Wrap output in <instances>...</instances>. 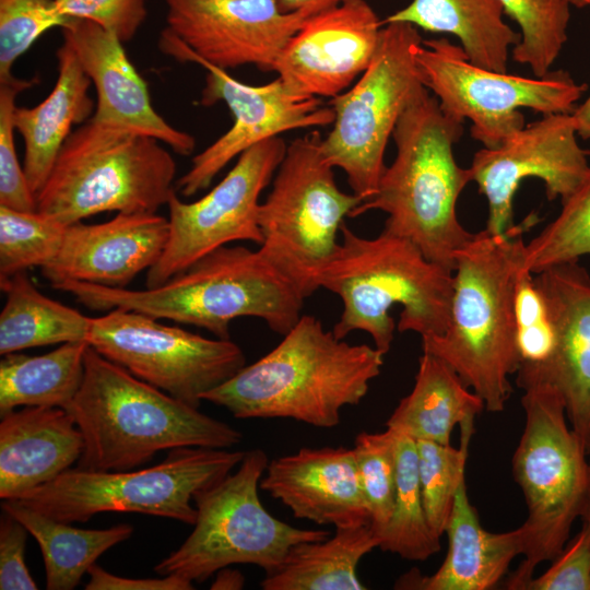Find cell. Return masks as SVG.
I'll return each mask as SVG.
<instances>
[{"instance_id":"cell-1","label":"cell","mask_w":590,"mask_h":590,"mask_svg":"<svg viewBox=\"0 0 590 590\" xmlns=\"http://www.w3.org/2000/svg\"><path fill=\"white\" fill-rule=\"evenodd\" d=\"M538 222L531 213L504 233H475L456 253L445 332L421 338L423 352L446 363L493 413L505 410L512 393L509 378L520 365L516 283L523 266V233Z\"/></svg>"},{"instance_id":"cell-2","label":"cell","mask_w":590,"mask_h":590,"mask_svg":"<svg viewBox=\"0 0 590 590\" xmlns=\"http://www.w3.org/2000/svg\"><path fill=\"white\" fill-rule=\"evenodd\" d=\"M384 356L375 346L338 339L319 319L302 315L274 349L202 400L237 418H291L332 428L344 406L367 394Z\"/></svg>"},{"instance_id":"cell-3","label":"cell","mask_w":590,"mask_h":590,"mask_svg":"<svg viewBox=\"0 0 590 590\" xmlns=\"http://www.w3.org/2000/svg\"><path fill=\"white\" fill-rule=\"evenodd\" d=\"M79 303L108 311L123 308L208 330L229 339L240 317L263 320L284 335L302 317L305 297L260 249L223 246L155 287L130 290L64 280L51 284Z\"/></svg>"},{"instance_id":"cell-4","label":"cell","mask_w":590,"mask_h":590,"mask_svg":"<svg viewBox=\"0 0 590 590\" xmlns=\"http://www.w3.org/2000/svg\"><path fill=\"white\" fill-rule=\"evenodd\" d=\"M66 409L82 433L78 469L128 471L157 452L182 447L227 449L243 434L86 350L81 387Z\"/></svg>"},{"instance_id":"cell-5","label":"cell","mask_w":590,"mask_h":590,"mask_svg":"<svg viewBox=\"0 0 590 590\" xmlns=\"http://www.w3.org/2000/svg\"><path fill=\"white\" fill-rule=\"evenodd\" d=\"M463 123L450 118L424 87L405 108L393 130L396 157L376 193L351 214H387L384 231L413 243L432 262L455 271L456 253L474 236L458 220L457 202L472 181L453 145Z\"/></svg>"},{"instance_id":"cell-6","label":"cell","mask_w":590,"mask_h":590,"mask_svg":"<svg viewBox=\"0 0 590 590\" xmlns=\"http://www.w3.org/2000/svg\"><path fill=\"white\" fill-rule=\"evenodd\" d=\"M337 252L319 276V288L338 295L342 314L332 331L338 339L351 332L370 335L374 346L387 354L394 338L390 316L402 310L397 328L424 337L442 334L447 328L453 272L428 260L410 240L382 232L362 237L341 226Z\"/></svg>"},{"instance_id":"cell-7","label":"cell","mask_w":590,"mask_h":590,"mask_svg":"<svg viewBox=\"0 0 590 590\" xmlns=\"http://www.w3.org/2000/svg\"><path fill=\"white\" fill-rule=\"evenodd\" d=\"M161 143L90 119L63 143L36 211L66 226L103 212L156 213L176 192V163Z\"/></svg>"},{"instance_id":"cell-8","label":"cell","mask_w":590,"mask_h":590,"mask_svg":"<svg viewBox=\"0 0 590 590\" xmlns=\"http://www.w3.org/2000/svg\"><path fill=\"white\" fill-rule=\"evenodd\" d=\"M523 390L526 421L511 464L528 517L520 526L524 559L508 577L509 590H523L538 565L562 552L589 484L588 452L567 421L560 396L547 385Z\"/></svg>"},{"instance_id":"cell-9","label":"cell","mask_w":590,"mask_h":590,"mask_svg":"<svg viewBox=\"0 0 590 590\" xmlns=\"http://www.w3.org/2000/svg\"><path fill=\"white\" fill-rule=\"evenodd\" d=\"M268 463L263 450L246 451L234 473L198 491L193 530L154 570L191 582L233 564H252L269 574L294 545L329 538L327 530L295 528L264 508L258 491Z\"/></svg>"},{"instance_id":"cell-10","label":"cell","mask_w":590,"mask_h":590,"mask_svg":"<svg viewBox=\"0 0 590 590\" xmlns=\"http://www.w3.org/2000/svg\"><path fill=\"white\" fill-rule=\"evenodd\" d=\"M314 130L287 145L272 188L259 206L263 241L259 249L305 298L319 288V276L338 250V233L363 202L342 191Z\"/></svg>"},{"instance_id":"cell-11","label":"cell","mask_w":590,"mask_h":590,"mask_svg":"<svg viewBox=\"0 0 590 590\" xmlns=\"http://www.w3.org/2000/svg\"><path fill=\"white\" fill-rule=\"evenodd\" d=\"M246 451L172 449L158 464L137 471L68 469L14 499L62 522H86L107 511L139 512L194 524V494L222 480Z\"/></svg>"},{"instance_id":"cell-12","label":"cell","mask_w":590,"mask_h":590,"mask_svg":"<svg viewBox=\"0 0 590 590\" xmlns=\"http://www.w3.org/2000/svg\"><path fill=\"white\" fill-rule=\"evenodd\" d=\"M422 40L412 24L386 23L368 68L331 101L334 121L322 138V154L344 172L352 192L363 201L377 191L386 169V146L399 118L425 87L415 59Z\"/></svg>"},{"instance_id":"cell-13","label":"cell","mask_w":590,"mask_h":590,"mask_svg":"<svg viewBox=\"0 0 590 590\" xmlns=\"http://www.w3.org/2000/svg\"><path fill=\"white\" fill-rule=\"evenodd\" d=\"M415 59L423 85L444 114L461 122L470 120L472 138L488 149L526 125L520 109L571 113L588 88L564 70L528 78L477 67L447 38L422 40Z\"/></svg>"},{"instance_id":"cell-14","label":"cell","mask_w":590,"mask_h":590,"mask_svg":"<svg viewBox=\"0 0 590 590\" xmlns=\"http://www.w3.org/2000/svg\"><path fill=\"white\" fill-rule=\"evenodd\" d=\"M149 315L114 308L92 318L88 344L139 379L193 406L245 365L231 339H208Z\"/></svg>"},{"instance_id":"cell-15","label":"cell","mask_w":590,"mask_h":590,"mask_svg":"<svg viewBox=\"0 0 590 590\" xmlns=\"http://www.w3.org/2000/svg\"><path fill=\"white\" fill-rule=\"evenodd\" d=\"M286 149L281 137L267 139L243 152L226 176L202 198L185 202L175 192L167 203L168 239L157 262L148 270L145 287L162 285L231 243L261 245L259 199Z\"/></svg>"},{"instance_id":"cell-16","label":"cell","mask_w":590,"mask_h":590,"mask_svg":"<svg viewBox=\"0 0 590 590\" xmlns=\"http://www.w3.org/2000/svg\"><path fill=\"white\" fill-rule=\"evenodd\" d=\"M158 47L182 62L226 70L246 64L273 71L283 48L309 17L280 0H165Z\"/></svg>"},{"instance_id":"cell-17","label":"cell","mask_w":590,"mask_h":590,"mask_svg":"<svg viewBox=\"0 0 590 590\" xmlns=\"http://www.w3.org/2000/svg\"><path fill=\"white\" fill-rule=\"evenodd\" d=\"M577 135L571 113L543 115L497 148L474 154L469 168L487 201L486 232L500 234L514 225V199L527 178L542 180L551 201L565 200L578 187L590 169V152Z\"/></svg>"},{"instance_id":"cell-18","label":"cell","mask_w":590,"mask_h":590,"mask_svg":"<svg viewBox=\"0 0 590 590\" xmlns=\"http://www.w3.org/2000/svg\"><path fill=\"white\" fill-rule=\"evenodd\" d=\"M206 70L200 103L224 102L233 116L232 127L203 151L194 155L191 167L175 182L182 197H192L209 188L215 176L235 157L252 145L281 133L334 121L332 107L318 97L293 93L278 78L263 85H248L212 64Z\"/></svg>"},{"instance_id":"cell-19","label":"cell","mask_w":590,"mask_h":590,"mask_svg":"<svg viewBox=\"0 0 590 590\" xmlns=\"http://www.w3.org/2000/svg\"><path fill=\"white\" fill-rule=\"evenodd\" d=\"M555 332L546 361L520 365L517 386L547 385L562 398L567 421L590 452V273L570 261L534 274Z\"/></svg>"},{"instance_id":"cell-20","label":"cell","mask_w":590,"mask_h":590,"mask_svg":"<svg viewBox=\"0 0 590 590\" xmlns=\"http://www.w3.org/2000/svg\"><path fill=\"white\" fill-rule=\"evenodd\" d=\"M381 28L367 1L343 0L306 20L273 71L297 95L333 98L368 68Z\"/></svg>"},{"instance_id":"cell-21","label":"cell","mask_w":590,"mask_h":590,"mask_svg":"<svg viewBox=\"0 0 590 590\" xmlns=\"http://www.w3.org/2000/svg\"><path fill=\"white\" fill-rule=\"evenodd\" d=\"M62 32L95 86L92 120L148 134L184 156L193 152L194 138L154 109L145 81L114 33L82 19H70Z\"/></svg>"},{"instance_id":"cell-22","label":"cell","mask_w":590,"mask_h":590,"mask_svg":"<svg viewBox=\"0 0 590 590\" xmlns=\"http://www.w3.org/2000/svg\"><path fill=\"white\" fill-rule=\"evenodd\" d=\"M168 219L156 213H118L107 222L68 225L61 248L40 268L50 283L72 280L125 288L162 256Z\"/></svg>"},{"instance_id":"cell-23","label":"cell","mask_w":590,"mask_h":590,"mask_svg":"<svg viewBox=\"0 0 590 590\" xmlns=\"http://www.w3.org/2000/svg\"><path fill=\"white\" fill-rule=\"evenodd\" d=\"M260 488L298 519L335 528L370 526L353 449L300 448L269 461Z\"/></svg>"},{"instance_id":"cell-24","label":"cell","mask_w":590,"mask_h":590,"mask_svg":"<svg viewBox=\"0 0 590 590\" xmlns=\"http://www.w3.org/2000/svg\"><path fill=\"white\" fill-rule=\"evenodd\" d=\"M84 441L63 408L24 406L1 416L0 498L19 499L78 462Z\"/></svg>"},{"instance_id":"cell-25","label":"cell","mask_w":590,"mask_h":590,"mask_svg":"<svg viewBox=\"0 0 590 590\" xmlns=\"http://www.w3.org/2000/svg\"><path fill=\"white\" fill-rule=\"evenodd\" d=\"M447 555L430 576L412 570L401 576L396 589L488 590L507 574L512 559L523 553L521 527L507 532L485 530L471 505L465 480L459 485L446 528Z\"/></svg>"},{"instance_id":"cell-26","label":"cell","mask_w":590,"mask_h":590,"mask_svg":"<svg viewBox=\"0 0 590 590\" xmlns=\"http://www.w3.org/2000/svg\"><path fill=\"white\" fill-rule=\"evenodd\" d=\"M58 76L49 95L34 107H15L13 125L25 144L23 168L34 194L42 188L74 125L94 114L91 80L63 39L57 52Z\"/></svg>"},{"instance_id":"cell-27","label":"cell","mask_w":590,"mask_h":590,"mask_svg":"<svg viewBox=\"0 0 590 590\" xmlns=\"http://www.w3.org/2000/svg\"><path fill=\"white\" fill-rule=\"evenodd\" d=\"M497 0H411L390 14L385 23L403 22L430 33L456 36L475 66L507 72L509 50L520 33L504 21Z\"/></svg>"},{"instance_id":"cell-28","label":"cell","mask_w":590,"mask_h":590,"mask_svg":"<svg viewBox=\"0 0 590 590\" xmlns=\"http://www.w3.org/2000/svg\"><path fill=\"white\" fill-rule=\"evenodd\" d=\"M485 408L441 359L423 352L411 392L399 402L386 427L415 440L451 445L453 428L474 423Z\"/></svg>"},{"instance_id":"cell-29","label":"cell","mask_w":590,"mask_h":590,"mask_svg":"<svg viewBox=\"0 0 590 590\" xmlns=\"http://www.w3.org/2000/svg\"><path fill=\"white\" fill-rule=\"evenodd\" d=\"M369 524L335 528L320 541L294 545L280 566L266 574L263 590H363L357 575L361 559L378 547Z\"/></svg>"},{"instance_id":"cell-30","label":"cell","mask_w":590,"mask_h":590,"mask_svg":"<svg viewBox=\"0 0 590 590\" xmlns=\"http://www.w3.org/2000/svg\"><path fill=\"white\" fill-rule=\"evenodd\" d=\"M1 508L19 520L37 541L48 590L74 589L102 554L129 539L133 532L129 523L96 530L71 527L14 499L4 500Z\"/></svg>"},{"instance_id":"cell-31","label":"cell","mask_w":590,"mask_h":590,"mask_svg":"<svg viewBox=\"0 0 590 590\" xmlns=\"http://www.w3.org/2000/svg\"><path fill=\"white\" fill-rule=\"evenodd\" d=\"M0 286L5 294L0 314L1 355L58 343L87 342L92 318L42 294L26 271L0 281Z\"/></svg>"},{"instance_id":"cell-32","label":"cell","mask_w":590,"mask_h":590,"mask_svg":"<svg viewBox=\"0 0 590 590\" xmlns=\"http://www.w3.org/2000/svg\"><path fill=\"white\" fill-rule=\"evenodd\" d=\"M86 341L62 343L36 356L9 353L0 362V415L19 406L64 408L83 377Z\"/></svg>"},{"instance_id":"cell-33","label":"cell","mask_w":590,"mask_h":590,"mask_svg":"<svg viewBox=\"0 0 590 590\" xmlns=\"http://www.w3.org/2000/svg\"><path fill=\"white\" fill-rule=\"evenodd\" d=\"M393 434L397 460L396 499L391 518L378 534V547L403 559L423 562L440 551V538L432 531L423 506L416 440L396 432Z\"/></svg>"},{"instance_id":"cell-34","label":"cell","mask_w":590,"mask_h":590,"mask_svg":"<svg viewBox=\"0 0 590 590\" xmlns=\"http://www.w3.org/2000/svg\"><path fill=\"white\" fill-rule=\"evenodd\" d=\"M520 28L512 59L528 66L535 76L551 71L567 42L570 4L565 0H497Z\"/></svg>"},{"instance_id":"cell-35","label":"cell","mask_w":590,"mask_h":590,"mask_svg":"<svg viewBox=\"0 0 590 590\" xmlns=\"http://www.w3.org/2000/svg\"><path fill=\"white\" fill-rule=\"evenodd\" d=\"M582 256H590V169L558 215L526 244L523 268L535 274Z\"/></svg>"},{"instance_id":"cell-36","label":"cell","mask_w":590,"mask_h":590,"mask_svg":"<svg viewBox=\"0 0 590 590\" xmlns=\"http://www.w3.org/2000/svg\"><path fill=\"white\" fill-rule=\"evenodd\" d=\"M460 428L458 448L430 440H416L423 506L428 524L438 538L446 532L457 489L464 481L474 423L461 425Z\"/></svg>"},{"instance_id":"cell-37","label":"cell","mask_w":590,"mask_h":590,"mask_svg":"<svg viewBox=\"0 0 590 590\" xmlns=\"http://www.w3.org/2000/svg\"><path fill=\"white\" fill-rule=\"evenodd\" d=\"M66 228L37 211L0 205V281L48 264L61 248Z\"/></svg>"},{"instance_id":"cell-38","label":"cell","mask_w":590,"mask_h":590,"mask_svg":"<svg viewBox=\"0 0 590 590\" xmlns=\"http://www.w3.org/2000/svg\"><path fill=\"white\" fill-rule=\"evenodd\" d=\"M358 480L370 514V528L378 534L388 524L394 506L397 460L394 434H358L352 448Z\"/></svg>"},{"instance_id":"cell-39","label":"cell","mask_w":590,"mask_h":590,"mask_svg":"<svg viewBox=\"0 0 590 590\" xmlns=\"http://www.w3.org/2000/svg\"><path fill=\"white\" fill-rule=\"evenodd\" d=\"M69 21L55 0H0V82L14 78L15 61L44 33Z\"/></svg>"},{"instance_id":"cell-40","label":"cell","mask_w":590,"mask_h":590,"mask_svg":"<svg viewBox=\"0 0 590 590\" xmlns=\"http://www.w3.org/2000/svg\"><path fill=\"white\" fill-rule=\"evenodd\" d=\"M37 82L16 76L0 82V205L24 212L36 211V200L17 158L13 113L17 94Z\"/></svg>"},{"instance_id":"cell-41","label":"cell","mask_w":590,"mask_h":590,"mask_svg":"<svg viewBox=\"0 0 590 590\" xmlns=\"http://www.w3.org/2000/svg\"><path fill=\"white\" fill-rule=\"evenodd\" d=\"M515 318L520 365L546 361L555 345V332L534 274L523 266L517 275Z\"/></svg>"},{"instance_id":"cell-42","label":"cell","mask_w":590,"mask_h":590,"mask_svg":"<svg viewBox=\"0 0 590 590\" xmlns=\"http://www.w3.org/2000/svg\"><path fill=\"white\" fill-rule=\"evenodd\" d=\"M64 16L88 20L122 43L133 38L146 19L145 0H55Z\"/></svg>"},{"instance_id":"cell-43","label":"cell","mask_w":590,"mask_h":590,"mask_svg":"<svg viewBox=\"0 0 590 590\" xmlns=\"http://www.w3.org/2000/svg\"><path fill=\"white\" fill-rule=\"evenodd\" d=\"M523 590H590V536L581 528L551 566L531 578Z\"/></svg>"},{"instance_id":"cell-44","label":"cell","mask_w":590,"mask_h":590,"mask_svg":"<svg viewBox=\"0 0 590 590\" xmlns=\"http://www.w3.org/2000/svg\"><path fill=\"white\" fill-rule=\"evenodd\" d=\"M27 529L3 511L0 518V589L36 590L24 560Z\"/></svg>"},{"instance_id":"cell-45","label":"cell","mask_w":590,"mask_h":590,"mask_svg":"<svg viewBox=\"0 0 590 590\" xmlns=\"http://www.w3.org/2000/svg\"><path fill=\"white\" fill-rule=\"evenodd\" d=\"M90 580L85 590H191L193 582L177 575L162 578H126L106 571L93 564L88 571Z\"/></svg>"},{"instance_id":"cell-46","label":"cell","mask_w":590,"mask_h":590,"mask_svg":"<svg viewBox=\"0 0 590 590\" xmlns=\"http://www.w3.org/2000/svg\"><path fill=\"white\" fill-rule=\"evenodd\" d=\"M343 0H280L281 7L286 12H304L311 16L337 5Z\"/></svg>"},{"instance_id":"cell-47","label":"cell","mask_w":590,"mask_h":590,"mask_svg":"<svg viewBox=\"0 0 590 590\" xmlns=\"http://www.w3.org/2000/svg\"><path fill=\"white\" fill-rule=\"evenodd\" d=\"M578 135L590 140V94L583 103L571 111Z\"/></svg>"},{"instance_id":"cell-48","label":"cell","mask_w":590,"mask_h":590,"mask_svg":"<svg viewBox=\"0 0 590 590\" xmlns=\"http://www.w3.org/2000/svg\"><path fill=\"white\" fill-rule=\"evenodd\" d=\"M244 587V576L237 570L227 569V567L219 570L216 580L211 589H241Z\"/></svg>"},{"instance_id":"cell-49","label":"cell","mask_w":590,"mask_h":590,"mask_svg":"<svg viewBox=\"0 0 590 590\" xmlns=\"http://www.w3.org/2000/svg\"><path fill=\"white\" fill-rule=\"evenodd\" d=\"M588 460H589V484H588V492H587L585 506H583L580 518L582 520L581 528H583L590 536V452L588 455Z\"/></svg>"},{"instance_id":"cell-50","label":"cell","mask_w":590,"mask_h":590,"mask_svg":"<svg viewBox=\"0 0 590 590\" xmlns=\"http://www.w3.org/2000/svg\"><path fill=\"white\" fill-rule=\"evenodd\" d=\"M567 1L570 5H576V7H586V0H565Z\"/></svg>"},{"instance_id":"cell-51","label":"cell","mask_w":590,"mask_h":590,"mask_svg":"<svg viewBox=\"0 0 590 590\" xmlns=\"http://www.w3.org/2000/svg\"><path fill=\"white\" fill-rule=\"evenodd\" d=\"M586 7H590V0H586Z\"/></svg>"}]
</instances>
